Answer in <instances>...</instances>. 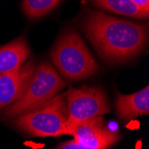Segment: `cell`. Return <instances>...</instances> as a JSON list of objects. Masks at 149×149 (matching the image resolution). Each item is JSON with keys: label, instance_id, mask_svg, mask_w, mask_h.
<instances>
[{"label": "cell", "instance_id": "obj_13", "mask_svg": "<svg viewBox=\"0 0 149 149\" xmlns=\"http://www.w3.org/2000/svg\"><path fill=\"white\" fill-rule=\"evenodd\" d=\"M56 148H59V149H80V146L78 145V143L73 139L72 140L67 141V142L58 145V146Z\"/></svg>", "mask_w": 149, "mask_h": 149}, {"label": "cell", "instance_id": "obj_12", "mask_svg": "<svg viewBox=\"0 0 149 149\" xmlns=\"http://www.w3.org/2000/svg\"><path fill=\"white\" fill-rule=\"evenodd\" d=\"M142 12L149 15V0H131Z\"/></svg>", "mask_w": 149, "mask_h": 149}, {"label": "cell", "instance_id": "obj_4", "mask_svg": "<svg viewBox=\"0 0 149 149\" xmlns=\"http://www.w3.org/2000/svg\"><path fill=\"white\" fill-rule=\"evenodd\" d=\"M65 83L54 67L43 62L38 67L22 96L6 107L4 114L7 117L18 116L34 107L50 100L63 89Z\"/></svg>", "mask_w": 149, "mask_h": 149}, {"label": "cell", "instance_id": "obj_11", "mask_svg": "<svg viewBox=\"0 0 149 149\" xmlns=\"http://www.w3.org/2000/svg\"><path fill=\"white\" fill-rule=\"evenodd\" d=\"M62 0H22V10L31 19H38L51 12Z\"/></svg>", "mask_w": 149, "mask_h": 149}, {"label": "cell", "instance_id": "obj_2", "mask_svg": "<svg viewBox=\"0 0 149 149\" xmlns=\"http://www.w3.org/2000/svg\"><path fill=\"white\" fill-rule=\"evenodd\" d=\"M51 59L60 73L70 79H82L98 71V64L74 30L65 31L51 53Z\"/></svg>", "mask_w": 149, "mask_h": 149}, {"label": "cell", "instance_id": "obj_7", "mask_svg": "<svg viewBox=\"0 0 149 149\" xmlns=\"http://www.w3.org/2000/svg\"><path fill=\"white\" fill-rule=\"evenodd\" d=\"M35 70V63L31 61L15 71L0 74V110L22 96Z\"/></svg>", "mask_w": 149, "mask_h": 149}, {"label": "cell", "instance_id": "obj_3", "mask_svg": "<svg viewBox=\"0 0 149 149\" xmlns=\"http://www.w3.org/2000/svg\"><path fill=\"white\" fill-rule=\"evenodd\" d=\"M67 118L66 93H63L18 115L15 125L34 137H59L63 135Z\"/></svg>", "mask_w": 149, "mask_h": 149}, {"label": "cell", "instance_id": "obj_6", "mask_svg": "<svg viewBox=\"0 0 149 149\" xmlns=\"http://www.w3.org/2000/svg\"><path fill=\"white\" fill-rule=\"evenodd\" d=\"M73 136L80 149H106L116 144L119 134L109 130L102 116L90 118L74 124L66 132Z\"/></svg>", "mask_w": 149, "mask_h": 149}, {"label": "cell", "instance_id": "obj_10", "mask_svg": "<svg viewBox=\"0 0 149 149\" xmlns=\"http://www.w3.org/2000/svg\"><path fill=\"white\" fill-rule=\"evenodd\" d=\"M90 2L97 7L118 15L137 19L148 18V15L142 12L131 0H90Z\"/></svg>", "mask_w": 149, "mask_h": 149}, {"label": "cell", "instance_id": "obj_9", "mask_svg": "<svg viewBox=\"0 0 149 149\" xmlns=\"http://www.w3.org/2000/svg\"><path fill=\"white\" fill-rule=\"evenodd\" d=\"M30 56L29 46L22 37L0 47V74L18 69Z\"/></svg>", "mask_w": 149, "mask_h": 149}, {"label": "cell", "instance_id": "obj_8", "mask_svg": "<svg viewBox=\"0 0 149 149\" xmlns=\"http://www.w3.org/2000/svg\"><path fill=\"white\" fill-rule=\"evenodd\" d=\"M116 113L123 120H129L149 113V87L131 94L120 95L116 98Z\"/></svg>", "mask_w": 149, "mask_h": 149}, {"label": "cell", "instance_id": "obj_1", "mask_svg": "<svg viewBox=\"0 0 149 149\" xmlns=\"http://www.w3.org/2000/svg\"><path fill=\"white\" fill-rule=\"evenodd\" d=\"M82 29L98 55L109 63L126 62L145 48L147 28L145 25L118 19L102 12H91Z\"/></svg>", "mask_w": 149, "mask_h": 149}, {"label": "cell", "instance_id": "obj_5", "mask_svg": "<svg viewBox=\"0 0 149 149\" xmlns=\"http://www.w3.org/2000/svg\"><path fill=\"white\" fill-rule=\"evenodd\" d=\"M68 118L64 125L63 135L74 124L90 118L102 116L110 112L105 93L97 87L83 86L71 88L66 92Z\"/></svg>", "mask_w": 149, "mask_h": 149}]
</instances>
